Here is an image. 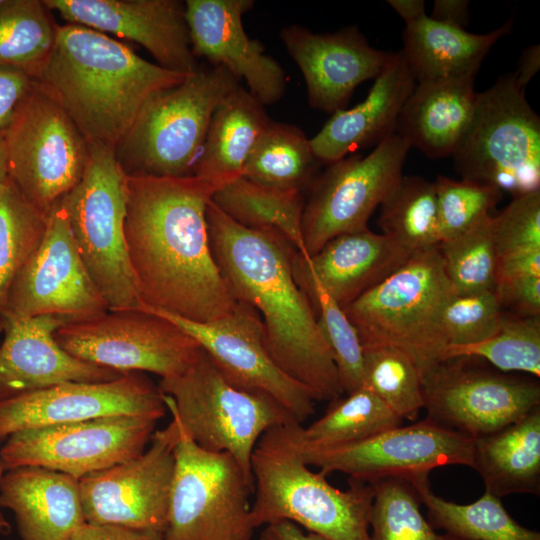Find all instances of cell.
<instances>
[{
  "instance_id": "cell-28",
  "label": "cell",
  "mask_w": 540,
  "mask_h": 540,
  "mask_svg": "<svg viewBox=\"0 0 540 540\" xmlns=\"http://www.w3.org/2000/svg\"><path fill=\"white\" fill-rule=\"evenodd\" d=\"M474 78L421 82L399 114L396 133L428 157L452 156L471 120Z\"/></svg>"
},
{
  "instance_id": "cell-46",
  "label": "cell",
  "mask_w": 540,
  "mask_h": 540,
  "mask_svg": "<svg viewBox=\"0 0 540 540\" xmlns=\"http://www.w3.org/2000/svg\"><path fill=\"white\" fill-rule=\"evenodd\" d=\"M497 257L540 250V189L513 197L494 216Z\"/></svg>"
},
{
  "instance_id": "cell-24",
  "label": "cell",
  "mask_w": 540,
  "mask_h": 540,
  "mask_svg": "<svg viewBox=\"0 0 540 540\" xmlns=\"http://www.w3.org/2000/svg\"><path fill=\"white\" fill-rule=\"evenodd\" d=\"M67 323L57 315L0 319V400L65 382H106L125 374L62 349L54 333Z\"/></svg>"
},
{
  "instance_id": "cell-15",
  "label": "cell",
  "mask_w": 540,
  "mask_h": 540,
  "mask_svg": "<svg viewBox=\"0 0 540 540\" xmlns=\"http://www.w3.org/2000/svg\"><path fill=\"white\" fill-rule=\"evenodd\" d=\"M427 419L473 438L497 432L540 407V385L471 357L450 358L422 381Z\"/></svg>"
},
{
  "instance_id": "cell-14",
  "label": "cell",
  "mask_w": 540,
  "mask_h": 540,
  "mask_svg": "<svg viewBox=\"0 0 540 540\" xmlns=\"http://www.w3.org/2000/svg\"><path fill=\"white\" fill-rule=\"evenodd\" d=\"M157 420L109 416L25 429L10 435L0 450L4 471L37 466L82 477L141 454Z\"/></svg>"
},
{
  "instance_id": "cell-35",
  "label": "cell",
  "mask_w": 540,
  "mask_h": 540,
  "mask_svg": "<svg viewBox=\"0 0 540 540\" xmlns=\"http://www.w3.org/2000/svg\"><path fill=\"white\" fill-rule=\"evenodd\" d=\"M378 225L382 234L411 253L441 242L434 183L419 176H402L381 203Z\"/></svg>"
},
{
  "instance_id": "cell-27",
  "label": "cell",
  "mask_w": 540,
  "mask_h": 540,
  "mask_svg": "<svg viewBox=\"0 0 540 540\" xmlns=\"http://www.w3.org/2000/svg\"><path fill=\"white\" fill-rule=\"evenodd\" d=\"M368 228L329 240L316 254L302 256L309 270L342 308L375 287L412 255Z\"/></svg>"
},
{
  "instance_id": "cell-13",
  "label": "cell",
  "mask_w": 540,
  "mask_h": 540,
  "mask_svg": "<svg viewBox=\"0 0 540 540\" xmlns=\"http://www.w3.org/2000/svg\"><path fill=\"white\" fill-rule=\"evenodd\" d=\"M409 143L396 132L366 156L328 164L315 178L302 216L305 256L336 236L364 230L374 210L398 184Z\"/></svg>"
},
{
  "instance_id": "cell-4",
  "label": "cell",
  "mask_w": 540,
  "mask_h": 540,
  "mask_svg": "<svg viewBox=\"0 0 540 540\" xmlns=\"http://www.w3.org/2000/svg\"><path fill=\"white\" fill-rule=\"evenodd\" d=\"M301 429L298 422L273 427L253 450L254 528L290 521L328 540H370L373 486L349 478V488L339 490L313 472L302 457Z\"/></svg>"
},
{
  "instance_id": "cell-17",
  "label": "cell",
  "mask_w": 540,
  "mask_h": 540,
  "mask_svg": "<svg viewBox=\"0 0 540 540\" xmlns=\"http://www.w3.org/2000/svg\"><path fill=\"white\" fill-rule=\"evenodd\" d=\"M301 452L307 465L326 475L341 472L372 483L388 477L429 474L442 466L473 468L474 438L426 418L340 446L310 447L301 439Z\"/></svg>"
},
{
  "instance_id": "cell-22",
  "label": "cell",
  "mask_w": 540,
  "mask_h": 540,
  "mask_svg": "<svg viewBox=\"0 0 540 540\" xmlns=\"http://www.w3.org/2000/svg\"><path fill=\"white\" fill-rule=\"evenodd\" d=\"M253 0H187L185 17L195 58L224 68L263 105L278 102L286 89L280 64L265 54V48L245 33L242 17Z\"/></svg>"
},
{
  "instance_id": "cell-47",
  "label": "cell",
  "mask_w": 540,
  "mask_h": 540,
  "mask_svg": "<svg viewBox=\"0 0 540 540\" xmlns=\"http://www.w3.org/2000/svg\"><path fill=\"white\" fill-rule=\"evenodd\" d=\"M494 291L504 309L522 316H540V275H519L496 281Z\"/></svg>"
},
{
  "instance_id": "cell-45",
  "label": "cell",
  "mask_w": 540,
  "mask_h": 540,
  "mask_svg": "<svg viewBox=\"0 0 540 540\" xmlns=\"http://www.w3.org/2000/svg\"><path fill=\"white\" fill-rule=\"evenodd\" d=\"M504 314L494 290L453 294L442 314L448 346L474 344L489 338L499 329Z\"/></svg>"
},
{
  "instance_id": "cell-18",
  "label": "cell",
  "mask_w": 540,
  "mask_h": 540,
  "mask_svg": "<svg viewBox=\"0 0 540 540\" xmlns=\"http://www.w3.org/2000/svg\"><path fill=\"white\" fill-rule=\"evenodd\" d=\"M109 310L91 279L58 201L48 213L45 234L10 288L2 317L57 315L69 322Z\"/></svg>"
},
{
  "instance_id": "cell-9",
  "label": "cell",
  "mask_w": 540,
  "mask_h": 540,
  "mask_svg": "<svg viewBox=\"0 0 540 540\" xmlns=\"http://www.w3.org/2000/svg\"><path fill=\"white\" fill-rule=\"evenodd\" d=\"M452 156L464 179L513 197L540 189V119L513 74L477 94L469 125Z\"/></svg>"
},
{
  "instance_id": "cell-39",
  "label": "cell",
  "mask_w": 540,
  "mask_h": 540,
  "mask_svg": "<svg viewBox=\"0 0 540 540\" xmlns=\"http://www.w3.org/2000/svg\"><path fill=\"white\" fill-rule=\"evenodd\" d=\"M47 219L9 177L0 185V319L13 281L45 234Z\"/></svg>"
},
{
  "instance_id": "cell-31",
  "label": "cell",
  "mask_w": 540,
  "mask_h": 540,
  "mask_svg": "<svg viewBox=\"0 0 540 540\" xmlns=\"http://www.w3.org/2000/svg\"><path fill=\"white\" fill-rule=\"evenodd\" d=\"M271 119L249 91L238 85L216 107L193 176L234 179Z\"/></svg>"
},
{
  "instance_id": "cell-49",
  "label": "cell",
  "mask_w": 540,
  "mask_h": 540,
  "mask_svg": "<svg viewBox=\"0 0 540 540\" xmlns=\"http://www.w3.org/2000/svg\"><path fill=\"white\" fill-rule=\"evenodd\" d=\"M67 540H164L163 532L84 523Z\"/></svg>"
},
{
  "instance_id": "cell-21",
  "label": "cell",
  "mask_w": 540,
  "mask_h": 540,
  "mask_svg": "<svg viewBox=\"0 0 540 540\" xmlns=\"http://www.w3.org/2000/svg\"><path fill=\"white\" fill-rule=\"evenodd\" d=\"M70 24L143 46L163 68L189 74L192 53L185 2L178 0H44Z\"/></svg>"
},
{
  "instance_id": "cell-42",
  "label": "cell",
  "mask_w": 540,
  "mask_h": 540,
  "mask_svg": "<svg viewBox=\"0 0 540 540\" xmlns=\"http://www.w3.org/2000/svg\"><path fill=\"white\" fill-rule=\"evenodd\" d=\"M438 248L455 294L494 290L498 257L493 215L486 216L456 238L441 242Z\"/></svg>"
},
{
  "instance_id": "cell-7",
  "label": "cell",
  "mask_w": 540,
  "mask_h": 540,
  "mask_svg": "<svg viewBox=\"0 0 540 540\" xmlns=\"http://www.w3.org/2000/svg\"><path fill=\"white\" fill-rule=\"evenodd\" d=\"M167 410L203 450L227 453L253 483L251 456L269 429L297 422L269 395L230 382L201 348L180 375L158 384Z\"/></svg>"
},
{
  "instance_id": "cell-55",
  "label": "cell",
  "mask_w": 540,
  "mask_h": 540,
  "mask_svg": "<svg viewBox=\"0 0 540 540\" xmlns=\"http://www.w3.org/2000/svg\"><path fill=\"white\" fill-rule=\"evenodd\" d=\"M4 469L1 465V462H0V484H1V480H2V477L4 475ZM2 506H1V502H0V534H3V535H8L11 531V526L9 524V522L7 521L6 517L4 516L3 512H2Z\"/></svg>"
},
{
  "instance_id": "cell-36",
  "label": "cell",
  "mask_w": 540,
  "mask_h": 540,
  "mask_svg": "<svg viewBox=\"0 0 540 540\" xmlns=\"http://www.w3.org/2000/svg\"><path fill=\"white\" fill-rule=\"evenodd\" d=\"M331 402L325 414L301 429L304 445L334 447L357 442L401 426L399 418L368 388H361Z\"/></svg>"
},
{
  "instance_id": "cell-20",
  "label": "cell",
  "mask_w": 540,
  "mask_h": 540,
  "mask_svg": "<svg viewBox=\"0 0 540 540\" xmlns=\"http://www.w3.org/2000/svg\"><path fill=\"white\" fill-rule=\"evenodd\" d=\"M164 395L142 372L106 382H65L0 400V444L15 432L109 416L159 420Z\"/></svg>"
},
{
  "instance_id": "cell-56",
  "label": "cell",
  "mask_w": 540,
  "mask_h": 540,
  "mask_svg": "<svg viewBox=\"0 0 540 540\" xmlns=\"http://www.w3.org/2000/svg\"><path fill=\"white\" fill-rule=\"evenodd\" d=\"M3 0H0V4L2 3Z\"/></svg>"
},
{
  "instance_id": "cell-37",
  "label": "cell",
  "mask_w": 540,
  "mask_h": 540,
  "mask_svg": "<svg viewBox=\"0 0 540 540\" xmlns=\"http://www.w3.org/2000/svg\"><path fill=\"white\" fill-rule=\"evenodd\" d=\"M40 0H3L0 4V65L35 79L54 45L57 24Z\"/></svg>"
},
{
  "instance_id": "cell-19",
  "label": "cell",
  "mask_w": 540,
  "mask_h": 540,
  "mask_svg": "<svg viewBox=\"0 0 540 540\" xmlns=\"http://www.w3.org/2000/svg\"><path fill=\"white\" fill-rule=\"evenodd\" d=\"M190 335L233 384L263 392L302 424L315 411V398L302 384L284 373L268 353L262 320L250 305L237 302L227 315L211 322H195L149 307Z\"/></svg>"
},
{
  "instance_id": "cell-3",
  "label": "cell",
  "mask_w": 540,
  "mask_h": 540,
  "mask_svg": "<svg viewBox=\"0 0 540 540\" xmlns=\"http://www.w3.org/2000/svg\"><path fill=\"white\" fill-rule=\"evenodd\" d=\"M187 75L145 60L107 34L67 23L57 26L35 81L90 144L115 149L144 104Z\"/></svg>"
},
{
  "instance_id": "cell-11",
  "label": "cell",
  "mask_w": 540,
  "mask_h": 540,
  "mask_svg": "<svg viewBox=\"0 0 540 540\" xmlns=\"http://www.w3.org/2000/svg\"><path fill=\"white\" fill-rule=\"evenodd\" d=\"M4 136L9 178L48 215L81 181L90 159L89 141L37 82Z\"/></svg>"
},
{
  "instance_id": "cell-34",
  "label": "cell",
  "mask_w": 540,
  "mask_h": 540,
  "mask_svg": "<svg viewBox=\"0 0 540 540\" xmlns=\"http://www.w3.org/2000/svg\"><path fill=\"white\" fill-rule=\"evenodd\" d=\"M319 164L310 139L301 129L271 120L251 151L242 176L263 186L302 192L317 177Z\"/></svg>"
},
{
  "instance_id": "cell-26",
  "label": "cell",
  "mask_w": 540,
  "mask_h": 540,
  "mask_svg": "<svg viewBox=\"0 0 540 540\" xmlns=\"http://www.w3.org/2000/svg\"><path fill=\"white\" fill-rule=\"evenodd\" d=\"M0 502L14 513L21 540H67L86 523L79 480L44 467L5 471Z\"/></svg>"
},
{
  "instance_id": "cell-16",
  "label": "cell",
  "mask_w": 540,
  "mask_h": 540,
  "mask_svg": "<svg viewBox=\"0 0 540 540\" xmlns=\"http://www.w3.org/2000/svg\"><path fill=\"white\" fill-rule=\"evenodd\" d=\"M179 434L172 416L141 454L79 479L86 523L164 533Z\"/></svg>"
},
{
  "instance_id": "cell-29",
  "label": "cell",
  "mask_w": 540,
  "mask_h": 540,
  "mask_svg": "<svg viewBox=\"0 0 540 540\" xmlns=\"http://www.w3.org/2000/svg\"><path fill=\"white\" fill-rule=\"evenodd\" d=\"M512 28V19L486 34H474L426 14L406 24L402 52L418 83L474 78L482 61Z\"/></svg>"
},
{
  "instance_id": "cell-8",
  "label": "cell",
  "mask_w": 540,
  "mask_h": 540,
  "mask_svg": "<svg viewBox=\"0 0 540 540\" xmlns=\"http://www.w3.org/2000/svg\"><path fill=\"white\" fill-rule=\"evenodd\" d=\"M90 145L81 181L59 202L81 259L109 310L137 309L141 300L124 232L128 175L113 148Z\"/></svg>"
},
{
  "instance_id": "cell-12",
  "label": "cell",
  "mask_w": 540,
  "mask_h": 540,
  "mask_svg": "<svg viewBox=\"0 0 540 540\" xmlns=\"http://www.w3.org/2000/svg\"><path fill=\"white\" fill-rule=\"evenodd\" d=\"M54 338L79 360L122 373L150 372L161 379L182 374L201 349L176 324L144 309L108 310L69 322Z\"/></svg>"
},
{
  "instance_id": "cell-23",
  "label": "cell",
  "mask_w": 540,
  "mask_h": 540,
  "mask_svg": "<svg viewBox=\"0 0 540 540\" xmlns=\"http://www.w3.org/2000/svg\"><path fill=\"white\" fill-rule=\"evenodd\" d=\"M280 38L303 74L309 105L330 114L345 109L355 88L376 78L393 54L370 46L356 27L316 34L294 24Z\"/></svg>"
},
{
  "instance_id": "cell-41",
  "label": "cell",
  "mask_w": 540,
  "mask_h": 540,
  "mask_svg": "<svg viewBox=\"0 0 540 540\" xmlns=\"http://www.w3.org/2000/svg\"><path fill=\"white\" fill-rule=\"evenodd\" d=\"M472 357L486 360L495 369L540 376V316H522L505 311L499 329L474 344L451 345L445 359Z\"/></svg>"
},
{
  "instance_id": "cell-5",
  "label": "cell",
  "mask_w": 540,
  "mask_h": 540,
  "mask_svg": "<svg viewBox=\"0 0 540 540\" xmlns=\"http://www.w3.org/2000/svg\"><path fill=\"white\" fill-rule=\"evenodd\" d=\"M455 294L439 248L413 253L394 273L343 308L362 348L407 354L423 381L445 361L443 309Z\"/></svg>"
},
{
  "instance_id": "cell-10",
  "label": "cell",
  "mask_w": 540,
  "mask_h": 540,
  "mask_svg": "<svg viewBox=\"0 0 540 540\" xmlns=\"http://www.w3.org/2000/svg\"><path fill=\"white\" fill-rule=\"evenodd\" d=\"M179 431L163 539L252 540L253 483L232 456L203 450Z\"/></svg>"
},
{
  "instance_id": "cell-6",
  "label": "cell",
  "mask_w": 540,
  "mask_h": 540,
  "mask_svg": "<svg viewBox=\"0 0 540 540\" xmlns=\"http://www.w3.org/2000/svg\"><path fill=\"white\" fill-rule=\"evenodd\" d=\"M238 85L224 68L199 65L182 82L154 94L114 149L125 173L193 176L211 117Z\"/></svg>"
},
{
  "instance_id": "cell-53",
  "label": "cell",
  "mask_w": 540,
  "mask_h": 540,
  "mask_svg": "<svg viewBox=\"0 0 540 540\" xmlns=\"http://www.w3.org/2000/svg\"><path fill=\"white\" fill-rule=\"evenodd\" d=\"M387 2L405 20L406 24L426 14L423 0H388Z\"/></svg>"
},
{
  "instance_id": "cell-38",
  "label": "cell",
  "mask_w": 540,
  "mask_h": 540,
  "mask_svg": "<svg viewBox=\"0 0 540 540\" xmlns=\"http://www.w3.org/2000/svg\"><path fill=\"white\" fill-rule=\"evenodd\" d=\"M294 277L308 296L320 331L329 346L343 393L363 386V348L358 333L343 308L326 292L296 252Z\"/></svg>"
},
{
  "instance_id": "cell-30",
  "label": "cell",
  "mask_w": 540,
  "mask_h": 540,
  "mask_svg": "<svg viewBox=\"0 0 540 540\" xmlns=\"http://www.w3.org/2000/svg\"><path fill=\"white\" fill-rule=\"evenodd\" d=\"M498 498L540 493V407L489 435L474 438V464Z\"/></svg>"
},
{
  "instance_id": "cell-25",
  "label": "cell",
  "mask_w": 540,
  "mask_h": 540,
  "mask_svg": "<svg viewBox=\"0 0 540 540\" xmlns=\"http://www.w3.org/2000/svg\"><path fill=\"white\" fill-rule=\"evenodd\" d=\"M415 85L402 50L393 53L365 100L351 109L334 112L310 139L316 158L328 165L394 134L399 114Z\"/></svg>"
},
{
  "instance_id": "cell-48",
  "label": "cell",
  "mask_w": 540,
  "mask_h": 540,
  "mask_svg": "<svg viewBox=\"0 0 540 540\" xmlns=\"http://www.w3.org/2000/svg\"><path fill=\"white\" fill-rule=\"evenodd\" d=\"M35 85V79L26 72L0 65V133L9 128Z\"/></svg>"
},
{
  "instance_id": "cell-40",
  "label": "cell",
  "mask_w": 540,
  "mask_h": 540,
  "mask_svg": "<svg viewBox=\"0 0 540 540\" xmlns=\"http://www.w3.org/2000/svg\"><path fill=\"white\" fill-rule=\"evenodd\" d=\"M374 497L370 540H462L439 534L420 510V498L407 477H388L370 483Z\"/></svg>"
},
{
  "instance_id": "cell-54",
  "label": "cell",
  "mask_w": 540,
  "mask_h": 540,
  "mask_svg": "<svg viewBox=\"0 0 540 540\" xmlns=\"http://www.w3.org/2000/svg\"><path fill=\"white\" fill-rule=\"evenodd\" d=\"M7 149L4 133H0V185L8 179Z\"/></svg>"
},
{
  "instance_id": "cell-52",
  "label": "cell",
  "mask_w": 540,
  "mask_h": 540,
  "mask_svg": "<svg viewBox=\"0 0 540 540\" xmlns=\"http://www.w3.org/2000/svg\"><path fill=\"white\" fill-rule=\"evenodd\" d=\"M540 68L539 45L529 46L521 55L517 70L513 73L518 88L525 92L527 84Z\"/></svg>"
},
{
  "instance_id": "cell-51",
  "label": "cell",
  "mask_w": 540,
  "mask_h": 540,
  "mask_svg": "<svg viewBox=\"0 0 540 540\" xmlns=\"http://www.w3.org/2000/svg\"><path fill=\"white\" fill-rule=\"evenodd\" d=\"M468 5L466 0H436L431 18L463 28L468 21Z\"/></svg>"
},
{
  "instance_id": "cell-50",
  "label": "cell",
  "mask_w": 540,
  "mask_h": 540,
  "mask_svg": "<svg viewBox=\"0 0 540 540\" xmlns=\"http://www.w3.org/2000/svg\"><path fill=\"white\" fill-rule=\"evenodd\" d=\"M259 540H328L309 532L290 521H278L264 525Z\"/></svg>"
},
{
  "instance_id": "cell-2",
  "label": "cell",
  "mask_w": 540,
  "mask_h": 540,
  "mask_svg": "<svg viewBox=\"0 0 540 540\" xmlns=\"http://www.w3.org/2000/svg\"><path fill=\"white\" fill-rule=\"evenodd\" d=\"M214 259L236 301L257 311L275 364L305 386L316 401L343 394L332 353L313 306L293 272L295 248L279 233L246 228L207 207Z\"/></svg>"
},
{
  "instance_id": "cell-1",
  "label": "cell",
  "mask_w": 540,
  "mask_h": 540,
  "mask_svg": "<svg viewBox=\"0 0 540 540\" xmlns=\"http://www.w3.org/2000/svg\"><path fill=\"white\" fill-rule=\"evenodd\" d=\"M230 180L128 176L124 232L141 303L195 322L236 306L207 224L212 196Z\"/></svg>"
},
{
  "instance_id": "cell-44",
  "label": "cell",
  "mask_w": 540,
  "mask_h": 540,
  "mask_svg": "<svg viewBox=\"0 0 540 540\" xmlns=\"http://www.w3.org/2000/svg\"><path fill=\"white\" fill-rule=\"evenodd\" d=\"M433 183L441 242L456 238L491 215L503 196L494 186L464 178L457 181L438 175Z\"/></svg>"
},
{
  "instance_id": "cell-43",
  "label": "cell",
  "mask_w": 540,
  "mask_h": 540,
  "mask_svg": "<svg viewBox=\"0 0 540 540\" xmlns=\"http://www.w3.org/2000/svg\"><path fill=\"white\" fill-rule=\"evenodd\" d=\"M363 386L402 420H416L424 408L420 373L412 359L398 349H363Z\"/></svg>"
},
{
  "instance_id": "cell-33",
  "label": "cell",
  "mask_w": 540,
  "mask_h": 540,
  "mask_svg": "<svg viewBox=\"0 0 540 540\" xmlns=\"http://www.w3.org/2000/svg\"><path fill=\"white\" fill-rule=\"evenodd\" d=\"M428 473L410 477L429 522L462 540H540V533L520 525L501 499L485 491L478 500L458 504L433 492Z\"/></svg>"
},
{
  "instance_id": "cell-32",
  "label": "cell",
  "mask_w": 540,
  "mask_h": 540,
  "mask_svg": "<svg viewBox=\"0 0 540 540\" xmlns=\"http://www.w3.org/2000/svg\"><path fill=\"white\" fill-rule=\"evenodd\" d=\"M212 202L238 224L281 234L305 256L302 237L303 194L254 183L242 175L220 187Z\"/></svg>"
}]
</instances>
